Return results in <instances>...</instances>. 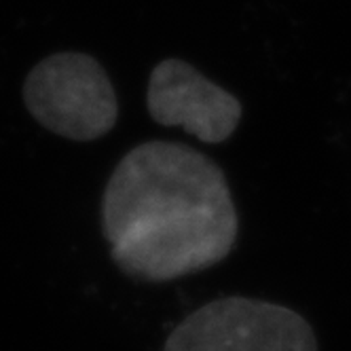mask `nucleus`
<instances>
[{
    "label": "nucleus",
    "mask_w": 351,
    "mask_h": 351,
    "mask_svg": "<svg viewBox=\"0 0 351 351\" xmlns=\"http://www.w3.org/2000/svg\"><path fill=\"white\" fill-rule=\"evenodd\" d=\"M102 231L128 278L161 284L227 258L239 220L227 176L212 159L180 142L150 140L112 169Z\"/></svg>",
    "instance_id": "1"
},
{
    "label": "nucleus",
    "mask_w": 351,
    "mask_h": 351,
    "mask_svg": "<svg viewBox=\"0 0 351 351\" xmlns=\"http://www.w3.org/2000/svg\"><path fill=\"white\" fill-rule=\"evenodd\" d=\"M23 102L45 130L77 142L106 136L119 119L117 93L104 66L77 51L38 62L23 83Z\"/></svg>",
    "instance_id": "2"
},
{
    "label": "nucleus",
    "mask_w": 351,
    "mask_h": 351,
    "mask_svg": "<svg viewBox=\"0 0 351 351\" xmlns=\"http://www.w3.org/2000/svg\"><path fill=\"white\" fill-rule=\"evenodd\" d=\"M163 351H317L311 324L290 307L224 296L189 313Z\"/></svg>",
    "instance_id": "3"
},
{
    "label": "nucleus",
    "mask_w": 351,
    "mask_h": 351,
    "mask_svg": "<svg viewBox=\"0 0 351 351\" xmlns=\"http://www.w3.org/2000/svg\"><path fill=\"white\" fill-rule=\"evenodd\" d=\"M146 108L163 128H182L206 144L229 140L241 121V102L189 62L167 58L148 79Z\"/></svg>",
    "instance_id": "4"
}]
</instances>
